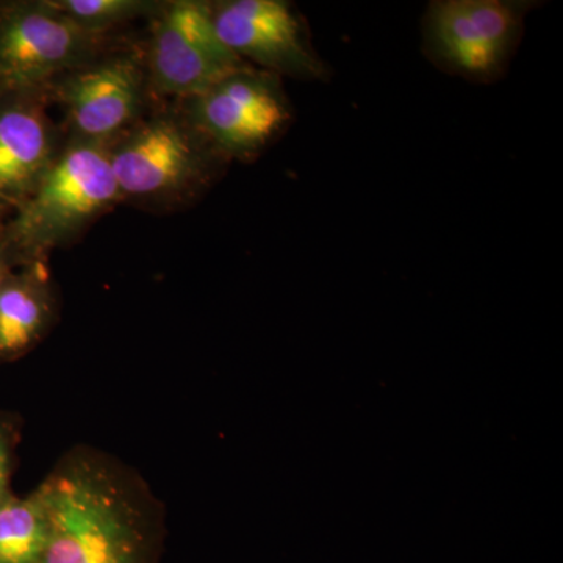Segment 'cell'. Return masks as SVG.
<instances>
[{"label": "cell", "instance_id": "9a60e30c", "mask_svg": "<svg viewBox=\"0 0 563 563\" xmlns=\"http://www.w3.org/2000/svg\"><path fill=\"white\" fill-rule=\"evenodd\" d=\"M9 268H7L5 261H3V255L0 254V285L5 280L7 274H9Z\"/></svg>", "mask_w": 563, "mask_h": 563}, {"label": "cell", "instance_id": "7c38bea8", "mask_svg": "<svg viewBox=\"0 0 563 563\" xmlns=\"http://www.w3.org/2000/svg\"><path fill=\"white\" fill-rule=\"evenodd\" d=\"M49 540V515L38 492L0 501V563H40Z\"/></svg>", "mask_w": 563, "mask_h": 563}, {"label": "cell", "instance_id": "4fadbf2b", "mask_svg": "<svg viewBox=\"0 0 563 563\" xmlns=\"http://www.w3.org/2000/svg\"><path fill=\"white\" fill-rule=\"evenodd\" d=\"M49 3L92 35L131 20L151 7L140 0H51Z\"/></svg>", "mask_w": 563, "mask_h": 563}, {"label": "cell", "instance_id": "52a82bcc", "mask_svg": "<svg viewBox=\"0 0 563 563\" xmlns=\"http://www.w3.org/2000/svg\"><path fill=\"white\" fill-rule=\"evenodd\" d=\"M222 43L247 65L265 73L314 81L329 66L313 49L302 18L284 0H229L211 7Z\"/></svg>", "mask_w": 563, "mask_h": 563}, {"label": "cell", "instance_id": "5b68a950", "mask_svg": "<svg viewBox=\"0 0 563 563\" xmlns=\"http://www.w3.org/2000/svg\"><path fill=\"white\" fill-rule=\"evenodd\" d=\"M95 36L49 2L0 7V99L29 95L80 66Z\"/></svg>", "mask_w": 563, "mask_h": 563}, {"label": "cell", "instance_id": "30bf717a", "mask_svg": "<svg viewBox=\"0 0 563 563\" xmlns=\"http://www.w3.org/2000/svg\"><path fill=\"white\" fill-rule=\"evenodd\" d=\"M54 158L49 122L38 107H0V199L24 201Z\"/></svg>", "mask_w": 563, "mask_h": 563}, {"label": "cell", "instance_id": "6da1fadb", "mask_svg": "<svg viewBox=\"0 0 563 563\" xmlns=\"http://www.w3.org/2000/svg\"><path fill=\"white\" fill-rule=\"evenodd\" d=\"M36 492L49 515L40 563H154V499L117 461L76 451Z\"/></svg>", "mask_w": 563, "mask_h": 563}, {"label": "cell", "instance_id": "5bb4252c", "mask_svg": "<svg viewBox=\"0 0 563 563\" xmlns=\"http://www.w3.org/2000/svg\"><path fill=\"white\" fill-rule=\"evenodd\" d=\"M14 431L0 418V501L9 498L11 463H13Z\"/></svg>", "mask_w": 563, "mask_h": 563}, {"label": "cell", "instance_id": "9c48e42d", "mask_svg": "<svg viewBox=\"0 0 563 563\" xmlns=\"http://www.w3.org/2000/svg\"><path fill=\"white\" fill-rule=\"evenodd\" d=\"M58 98L80 139L103 143L135 120L143 99V73L133 58H113L74 73Z\"/></svg>", "mask_w": 563, "mask_h": 563}, {"label": "cell", "instance_id": "8992f818", "mask_svg": "<svg viewBox=\"0 0 563 563\" xmlns=\"http://www.w3.org/2000/svg\"><path fill=\"white\" fill-rule=\"evenodd\" d=\"M247 68L251 65L222 43L209 3L179 0L169 3L158 18L151 41L150 73L163 95L190 101Z\"/></svg>", "mask_w": 563, "mask_h": 563}, {"label": "cell", "instance_id": "8fae6325", "mask_svg": "<svg viewBox=\"0 0 563 563\" xmlns=\"http://www.w3.org/2000/svg\"><path fill=\"white\" fill-rule=\"evenodd\" d=\"M54 317V298L41 265L7 274L0 285V361L32 350Z\"/></svg>", "mask_w": 563, "mask_h": 563}, {"label": "cell", "instance_id": "ba28073f", "mask_svg": "<svg viewBox=\"0 0 563 563\" xmlns=\"http://www.w3.org/2000/svg\"><path fill=\"white\" fill-rule=\"evenodd\" d=\"M209 146L191 124L172 117L152 118L110 151L111 169L121 195L165 198L206 179Z\"/></svg>", "mask_w": 563, "mask_h": 563}, {"label": "cell", "instance_id": "3957f363", "mask_svg": "<svg viewBox=\"0 0 563 563\" xmlns=\"http://www.w3.org/2000/svg\"><path fill=\"white\" fill-rule=\"evenodd\" d=\"M532 3L514 0H435L422 18V44L433 65L477 84L507 69Z\"/></svg>", "mask_w": 563, "mask_h": 563}, {"label": "cell", "instance_id": "277c9868", "mask_svg": "<svg viewBox=\"0 0 563 563\" xmlns=\"http://www.w3.org/2000/svg\"><path fill=\"white\" fill-rule=\"evenodd\" d=\"M190 107L192 128L228 157H255L291 121L279 77L252 66L190 99Z\"/></svg>", "mask_w": 563, "mask_h": 563}, {"label": "cell", "instance_id": "7a4b0ae2", "mask_svg": "<svg viewBox=\"0 0 563 563\" xmlns=\"http://www.w3.org/2000/svg\"><path fill=\"white\" fill-rule=\"evenodd\" d=\"M110 151L81 140L55 157L10 228L18 250L40 254L66 242L121 198Z\"/></svg>", "mask_w": 563, "mask_h": 563}]
</instances>
